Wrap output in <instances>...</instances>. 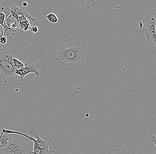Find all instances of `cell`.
<instances>
[{
	"mask_svg": "<svg viewBox=\"0 0 156 154\" xmlns=\"http://www.w3.org/2000/svg\"><path fill=\"white\" fill-rule=\"evenodd\" d=\"M143 21L145 24L147 30L145 32V45L154 51L156 50V11L154 9H149L145 16L143 17Z\"/></svg>",
	"mask_w": 156,
	"mask_h": 154,
	"instance_id": "1",
	"label": "cell"
},
{
	"mask_svg": "<svg viewBox=\"0 0 156 154\" xmlns=\"http://www.w3.org/2000/svg\"><path fill=\"white\" fill-rule=\"evenodd\" d=\"M84 56L80 47H73L59 51L56 60L58 63L71 66L83 60Z\"/></svg>",
	"mask_w": 156,
	"mask_h": 154,
	"instance_id": "2",
	"label": "cell"
},
{
	"mask_svg": "<svg viewBox=\"0 0 156 154\" xmlns=\"http://www.w3.org/2000/svg\"><path fill=\"white\" fill-rule=\"evenodd\" d=\"M13 56L10 52L3 51L0 52V72L6 77L17 76L13 64Z\"/></svg>",
	"mask_w": 156,
	"mask_h": 154,
	"instance_id": "3",
	"label": "cell"
},
{
	"mask_svg": "<svg viewBox=\"0 0 156 154\" xmlns=\"http://www.w3.org/2000/svg\"><path fill=\"white\" fill-rule=\"evenodd\" d=\"M25 147L14 138L11 137L6 146L0 149V154H27Z\"/></svg>",
	"mask_w": 156,
	"mask_h": 154,
	"instance_id": "4",
	"label": "cell"
},
{
	"mask_svg": "<svg viewBox=\"0 0 156 154\" xmlns=\"http://www.w3.org/2000/svg\"><path fill=\"white\" fill-rule=\"evenodd\" d=\"M28 132L30 136H28L27 139L33 142V144L44 150H49V145L52 142V138L48 139L47 137H45L43 139L40 137L38 132L35 129L30 126L28 129Z\"/></svg>",
	"mask_w": 156,
	"mask_h": 154,
	"instance_id": "5",
	"label": "cell"
},
{
	"mask_svg": "<svg viewBox=\"0 0 156 154\" xmlns=\"http://www.w3.org/2000/svg\"><path fill=\"white\" fill-rule=\"evenodd\" d=\"M39 65L37 64H34L32 62L30 59H27L26 62L24 64V67L23 69L16 70L15 73L17 76H19L21 80H23L27 75L30 73H34L37 77L39 76Z\"/></svg>",
	"mask_w": 156,
	"mask_h": 154,
	"instance_id": "6",
	"label": "cell"
},
{
	"mask_svg": "<svg viewBox=\"0 0 156 154\" xmlns=\"http://www.w3.org/2000/svg\"><path fill=\"white\" fill-rule=\"evenodd\" d=\"M4 27L7 31L9 29L16 30L18 29L20 27V22L17 17L10 14L5 19Z\"/></svg>",
	"mask_w": 156,
	"mask_h": 154,
	"instance_id": "7",
	"label": "cell"
},
{
	"mask_svg": "<svg viewBox=\"0 0 156 154\" xmlns=\"http://www.w3.org/2000/svg\"><path fill=\"white\" fill-rule=\"evenodd\" d=\"M10 14V4L5 3L0 6V25L4 27L5 19Z\"/></svg>",
	"mask_w": 156,
	"mask_h": 154,
	"instance_id": "8",
	"label": "cell"
},
{
	"mask_svg": "<svg viewBox=\"0 0 156 154\" xmlns=\"http://www.w3.org/2000/svg\"><path fill=\"white\" fill-rule=\"evenodd\" d=\"M58 150H59L58 148L52 151L49 150H44L40 148L35 144H33V151H31V153L32 154H53Z\"/></svg>",
	"mask_w": 156,
	"mask_h": 154,
	"instance_id": "9",
	"label": "cell"
},
{
	"mask_svg": "<svg viewBox=\"0 0 156 154\" xmlns=\"http://www.w3.org/2000/svg\"><path fill=\"white\" fill-rule=\"evenodd\" d=\"M9 134L5 133L2 130L0 134V149L5 147L8 144L11 137Z\"/></svg>",
	"mask_w": 156,
	"mask_h": 154,
	"instance_id": "10",
	"label": "cell"
},
{
	"mask_svg": "<svg viewBox=\"0 0 156 154\" xmlns=\"http://www.w3.org/2000/svg\"><path fill=\"white\" fill-rule=\"evenodd\" d=\"M13 66L16 70H19L23 69L24 67V64L16 58H13Z\"/></svg>",
	"mask_w": 156,
	"mask_h": 154,
	"instance_id": "11",
	"label": "cell"
},
{
	"mask_svg": "<svg viewBox=\"0 0 156 154\" xmlns=\"http://www.w3.org/2000/svg\"><path fill=\"white\" fill-rule=\"evenodd\" d=\"M30 23L27 21H22L20 22V27L21 30L27 31L30 30Z\"/></svg>",
	"mask_w": 156,
	"mask_h": 154,
	"instance_id": "12",
	"label": "cell"
},
{
	"mask_svg": "<svg viewBox=\"0 0 156 154\" xmlns=\"http://www.w3.org/2000/svg\"><path fill=\"white\" fill-rule=\"evenodd\" d=\"M46 18L49 22L53 24L56 23L58 21V18L57 16L53 13L48 14V15H47Z\"/></svg>",
	"mask_w": 156,
	"mask_h": 154,
	"instance_id": "13",
	"label": "cell"
},
{
	"mask_svg": "<svg viewBox=\"0 0 156 154\" xmlns=\"http://www.w3.org/2000/svg\"><path fill=\"white\" fill-rule=\"evenodd\" d=\"M6 32H7V30H5V27L2 26L1 25H0V38L2 36H5V34Z\"/></svg>",
	"mask_w": 156,
	"mask_h": 154,
	"instance_id": "14",
	"label": "cell"
},
{
	"mask_svg": "<svg viewBox=\"0 0 156 154\" xmlns=\"http://www.w3.org/2000/svg\"><path fill=\"white\" fill-rule=\"evenodd\" d=\"M150 139H151V141L152 142L155 144V147H156V136H153V134L152 133H151L150 134Z\"/></svg>",
	"mask_w": 156,
	"mask_h": 154,
	"instance_id": "15",
	"label": "cell"
},
{
	"mask_svg": "<svg viewBox=\"0 0 156 154\" xmlns=\"http://www.w3.org/2000/svg\"><path fill=\"white\" fill-rule=\"evenodd\" d=\"M7 42V38L5 36H3L0 38V44H4Z\"/></svg>",
	"mask_w": 156,
	"mask_h": 154,
	"instance_id": "16",
	"label": "cell"
},
{
	"mask_svg": "<svg viewBox=\"0 0 156 154\" xmlns=\"http://www.w3.org/2000/svg\"><path fill=\"white\" fill-rule=\"evenodd\" d=\"M30 30L32 33H36L38 31V28L36 26H33L31 27Z\"/></svg>",
	"mask_w": 156,
	"mask_h": 154,
	"instance_id": "17",
	"label": "cell"
},
{
	"mask_svg": "<svg viewBox=\"0 0 156 154\" xmlns=\"http://www.w3.org/2000/svg\"><path fill=\"white\" fill-rule=\"evenodd\" d=\"M136 26L138 28L141 29V28H143V24L142 22H140V21L137 22L136 23Z\"/></svg>",
	"mask_w": 156,
	"mask_h": 154,
	"instance_id": "18",
	"label": "cell"
},
{
	"mask_svg": "<svg viewBox=\"0 0 156 154\" xmlns=\"http://www.w3.org/2000/svg\"><path fill=\"white\" fill-rule=\"evenodd\" d=\"M23 5L24 6H27V3H26V2H24V3H23Z\"/></svg>",
	"mask_w": 156,
	"mask_h": 154,
	"instance_id": "19",
	"label": "cell"
},
{
	"mask_svg": "<svg viewBox=\"0 0 156 154\" xmlns=\"http://www.w3.org/2000/svg\"><path fill=\"white\" fill-rule=\"evenodd\" d=\"M85 116L86 117H88L90 115L89 114H88V113H86V114Z\"/></svg>",
	"mask_w": 156,
	"mask_h": 154,
	"instance_id": "20",
	"label": "cell"
}]
</instances>
